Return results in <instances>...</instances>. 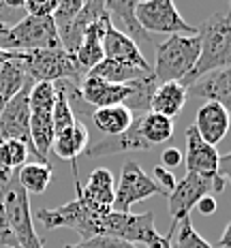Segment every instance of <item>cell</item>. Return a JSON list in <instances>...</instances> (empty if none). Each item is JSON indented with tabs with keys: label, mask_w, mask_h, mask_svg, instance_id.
<instances>
[{
	"label": "cell",
	"mask_w": 231,
	"mask_h": 248,
	"mask_svg": "<svg viewBox=\"0 0 231 248\" xmlns=\"http://www.w3.org/2000/svg\"><path fill=\"white\" fill-rule=\"evenodd\" d=\"M84 7V0H58V7H56L54 15V26H56V32H58V39H62L66 32H69L71 24L75 22L77 13L81 11Z\"/></svg>",
	"instance_id": "31"
},
{
	"label": "cell",
	"mask_w": 231,
	"mask_h": 248,
	"mask_svg": "<svg viewBox=\"0 0 231 248\" xmlns=\"http://www.w3.org/2000/svg\"><path fill=\"white\" fill-rule=\"evenodd\" d=\"M13 248H19V246H13Z\"/></svg>",
	"instance_id": "43"
},
{
	"label": "cell",
	"mask_w": 231,
	"mask_h": 248,
	"mask_svg": "<svg viewBox=\"0 0 231 248\" xmlns=\"http://www.w3.org/2000/svg\"><path fill=\"white\" fill-rule=\"evenodd\" d=\"M171 248H214V246L197 233V229L191 223V216H186V218L176 223V231L171 235Z\"/></svg>",
	"instance_id": "30"
},
{
	"label": "cell",
	"mask_w": 231,
	"mask_h": 248,
	"mask_svg": "<svg viewBox=\"0 0 231 248\" xmlns=\"http://www.w3.org/2000/svg\"><path fill=\"white\" fill-rule=\"evenodd\" d=\"M88 146H90V131L84 122L77 120L71 128H66L64 133H60V135L54 137L51 152H54L58 158L77 163V156H79V154H86Z\"/></svg>",
	"instance_id": "22"
},
{
	"label": "cell",
	"mask_w": 231,
	"mask_h": 248,
	"mask_svg": "<svg viewBox=\"0 0 231 248\" xmlns=\"http://www.w3.org/2000/svg\"><path fill=\"white\" fill-rule=\"evenodd\" d=\"M135 17L148 34H197V28L191 26L180 15L171 0H143L137 2Z\"/></svg>",
	"instance_id": "9"
},
{
	"label": "cell",
	"mask_w": 231,
	"mask_h": 248,
	"mask_svg": "<svg viewBox=\"0 0 231 248\" xmlns=\"http://www.w3.org/2000/svg\"><path fill=\"white\" fill-rule=\"evenodd\" d=\"M152 173H154V178H152L154 184L161 188V193L165 195V197H169V193L176 188V178H173V173L163 167V165H156Z\"/></svg>",
	"instance_id": "35"
},
{
	"label": "cell",
	"mask_w": 231,
	"mask_h": 248,
	"mask_svg": "<svg viewBox=\"0 0 231 248\" xmlns=\"http://www.w3.org/2000/svg\"><path fill=\"white\" fill-rule=\"evenodd\" d=\"M188 94L218 103L231 118V66L201 77L197 84L188 88Z\"/></svg>",
	"instance_id": "21"
},
{
	"label": "cell",
	"mask_w": 231,
	"mask_h": 248,
	"mask_svg": "<svg viewBox=\"0 0 231 248\" xmlns=\"http://www.w3.org/2000/svg\"><path fill=\"white\" fill-rule=\"evenodd\" d=\"M58 7V0H26L24 15L30 17H51Z\"/></svg>",
	"instance_id": "34"
},
{
	"label": "cell",
	"mask_w": 231,
	"mask_h": 248,
	"mask_svg": "<svg viewBox=\"0 0 231 248\" xmlns=\"http://www.w3.org/2000/svg\"><path fill=\"white\" fill-rule=\"evenodd\" d=\"M24 71L34 84H58V81H71L75 86L81 84L86 73L77 64L75 56L66 54L62 47L58 49H37L19 54Z\"/></svg>",
	"instance_id": "4"
},
{
	"label": "cell",
	"mask_w": 231,
	"mask_h": 248,
	"mask_svg": "<svg viewBox=\"0 0 231 248\" xmlns=\"http://www.w3.org/2000/svg\"><path fill=\"white\" fill-rule=\"evenodd\" d=\"M173 231H176V223H171V227H169V231L165 235H158L148 244L146 248H171V235H173Z\"/></svg>",
	"instance_id": "38"
},
{
	"label": "cell",
	"mask_w": 231,
	"mask_h": 248,
	"mask_svg": "<svg viewBox=\"0 0 231 248\" xmlns=\"http://www.w3.org/2000/svg\"><path fill=\"white\" fill-rule=\"evenodd\" d=\"M103 54L109 60H118V62H126L133 64L141 71H152V66L148 64V60L143 58L139 45L135 41H131L124 34H120L111 24H107L105 30V39H103Z\"/></svg>",
	"instance_id": "18"
},
{
	"label": "cell",
	"mask_w": 231,
	"mask_h": 248,
	"mask_svg": "<svg viewBox=\"0 0 231 248\" xmlns=\"http://www.w3.org/2000/svg\"><path fill=\"white\" fill-rule=\"evenodd\" d=\"M184 135H186V152H184L186 171L199 175H218V150L205 143L193 126H188Z\"/></svg>",
	"instance_id": "15"
},
{
	"label": "cell",
	"mask_w": 231,
	"mask_h": 248,
	"mask_svg": "<svg viewBox=\"0 0 231 248\" xmlns=\"http://www.w3.org/2000/svg\"><path fill=\"white\" fill-rule=\"evenodd\" d=\"M0 246L4 248H13L17 246L15 237L11 233V227L7 220V212H4V199H2V188H0Z\"/></svg>",
	"instance_id": "36"
},
{
	"label": "cell",
	"mask_w": 231,
	"mask_h": 248,
	"mask_svg": "<svg viewBox=\"0 0 231 248\" xmlns=\"http://www.w3.org/2000/svg\"><path fill=\"white\" fill-rule=\"evenodd\" d=\"M79 193L84 201L90 205L92 210H96L99 214H107L114 210V197H116V180L114 173L105 167L94 169L88 175L86 186H79Z\"/></svg>",
	"instance_id": "16"
},
{
	"label": "cell",
	"mask_w": 231,
	"mask_h": 248,
	"mask_svg": "<svg viewBox=\"0 0 231 248\" xmlns=\"http://www.w3.org/2000/svg\"><path fill=\"white\" fill-rule=\"evenodd\" d=\"M56 86V103H54V133L60 135L64 133L66 128H71L77 122L73 109H71V103L69 96H66V86L64 81H58ZM54 135V137H56Z\"/></svg>",
	"instance_id": "29"
},
{
	"label": "cell",
	"mask_w": 231,
	"mask_h": 248,
	"mask_svg": "<svg viewBox=\"0 0 231 248\" xmlns=\"http://www.w3.org/2000/svg\"><path fill=\"white\" fill-rule=\"evenodd\" d=\"M195 208L201 212L203 216H210V214H214V212H216V199H214V197H203L197 205H195Z\"/></svg>",
	"instance_id": "40"
},
{
	"label": "cell",
	"mask_w": 231,
	"mask_h": 248,
	"mask_svg": "<svg viewBox=\"0 0 231 248\" xmlns=\"http://www.w3.org/2000/svg\"><path fill=\"white\" fill-rule=\"evenodd\" d=\"M150 73L152 71H141L133 64H126V62L103 58L88 75L96 77V79H103V81H109V84H131V81L143 79V77H148Z\"/></svg>",
	"instance_id": "26"
},
{
	"label": "cell",
	"mask_w": 231,
	"mask_h": 248,
	"mask_svg": "<svg viewBox=\"0 0 231 248\" xmlns=\"http://www.w3.org/2000/svg\"><path fill=\"white\" fill-rule=\"evenodd\" d=\"M229 124H231V118L229 113L214 101H205L201 107L195 113V124L193 128L197 131V135L203 139L205 143L216 148L220 141L225 139L229 131Z\"/></svg>",
	"instance_id": "17"
},
{
	"label": "cell",
	"mask_w": 231,
	"mask_h": 248,
	"mask_svg": "<svg viewBox=\"0 0 231 248\" xmlns=\"http://www.w3.org/2000/svg\"><path fill=\"white\" fill-rule=\"evenodd\" d=\"M199 34V58L186 79L180 81L184 88H191L201 77L231 66V7L227 13H214L197 28Z\"/></svg>",
	"instance_id": "1"
},
{
	"label": "cell",
	"mask_w": 231,
	"mask_h": 248,
	"mask_svg": "<svg viewBox=\"0 0 231 248\" xmlns=\"http://www.w3.org/2000/svg\"><path fill=\"white\" fill-rule=\"evenodd\" d=\"M107 24H109V15H105V17L92 22L88 28L84 30L81 43L75 51V60H77V64L81 66V71H84L86 75H88L90 71L105 58V54H103V39H105Z\"/></svg>",
	"instance_id": "20"
},
{
	"label": "cell",
	"mask_w": 231,
	"mask_h": 248,
	"mask_svg": "<svg viewBox=\"0 0 231 248\" xmlns=\"http://www.w3.org/2000/svg\"><path fill=\"white\" fill-rule=\"evenodd\" d=\"M182 161H184V154L180 152L178 148H167V150H163V154H161V165L165 169L178 167Z\"/></svg>",
	"instance_id": "37"
},
{
	"label": "cell",
	"mask_w": 231,
	"mask_h": 248,
	"mask_svg": "<svg viewBox=\"0 0 231 248\" xmlns=\"http://www.w3.org/2000/svg\"><path fill=\"white\" fill-rule=\"evenodd\" d=\"M188 99V90L180 81H169V84L156 86L152 99H150V111L165 118H176L184 109Z\"/></svg>",
	"instance_id": "23"
},
{
	"label": "cell",
	"mask_w": 231,
	"mask_h": 248,
	"mask_svg": "<svg viewBox=\"0 0 231 248\" xmlns=\"http://www.w3.org/2000/svg\"><path fill=\"white\" fill-rule=\"evenodd\" d=\"M218 246L220 248H231V223H227V227H225L223 235H220V240H218Z\"/></svg>",
	"instance_id": "41"
},
{
	"label": "cell",
	"mask_w": 231,
	"mask_h": 248,
	"mask_svg": "<svg viewBox=\"0 0 231 248\" xmlns=\"http://www.w3.org/2000/svg\"><path fill=\"white\" fill-rule=\"evenodd\" d=\"M0 47L4 51H37V49H58L62 47L51 17H30L24 15L15 26L4 30L0 37Z\"/></svg>",
	"instance_id": "6"
},
{
	"label": "cell",
	"mask_w": 231,
	"mask_h": 248,
	"mask_svg": "<svg viewBox=\"0 0 231 248\" xmlns=\"http://www.w3.org/2000/svg\"><path fill=\"white\" fill-rule=\"evenodd\" d=\"M64 248H137L131 242L118 240V237H109V235H94L90 240H79L77 244H66Z\"/></svg>",
	"instance_id": "33"
},
{
	"label": "cell",
	"mask_w": 231,
	"mask_h": 248,
	"mask_svg": "<svg viewBox=\"0 0 231 248\" xmlns=\"http://www.w3.org/2000/svg\"><path fill=\"white\" fill-rule=\"evenodd\" d=\"M158 231L154 229V212H143V214H133V212H116L111 210L101 218V235L118 237L124 242H141L150 244L156 237Z\"/></svg>",
	"instance_id": "10"
},
{
	"label": "cell",
	"mask_w": 231,
	"mask_h": 248,
	"mask_svg": "<svg viewBox=\"0 0 231 248\" xmlns=\"http://www.w3.org/2000/svg\"><path fill=\"white\" fill-rule=\"evenodd\" d=\"M227 182L220 175H199L188 173L184 175L180 182H176V188L169 193V214H171L173 223L186 218L191 210L199 203L203 197H212L214 193H223Z\"/></svg>",
	"instance_id": "8"
},
{
	"label": "cell",
	"mask_w": 231,
	"mask_h": 248,
	"mask_svg": "<svg viewBox=\"0 0 231 248\" xmlns=\"http://www.w3.org/2000/svg\"><path fill=\"white\" fill-rule=\"evenodd\" d=\"M34 84H28L17 96H13L2 109V113H0V139L22 141L34 154L32 141H30V105H28L30 88Z\"/></svg>",
	"instance_id": "12"
},
{
	"label": "cell",
	"mask_w": 231,
	"mask_h": 248,
	"mask_svg": "<svg viewBox=\"0 0 231 248\" xmlns=\"http://www.w3.org/2000/svg\"><path fill=\"white\" fill-rule=\"evenodd\" d=\"M54 84H34L30 88V141H32L37 163H49L51 143H54Z\"/></svg>",
	"instance_id": "5"
},
{
	"label": "cell",
	"mask_w": 231,
	"mask_h": 248,
	"mask_svg": "<svg viewBox=\"0 0 231 248\" xmlns=\"http://www.w3.org/2000/svg\"><path fill=\"white\" fill-rule=\"evenodd\" d=\"M15 56V51H4L2 47H0V69H2V64L4 62H9Z\"/></svg>",
	"instance_id": "42"
},
{
	"label": "cell",
	"mask_w": 231,
	"mask_h": 248,
	"mask_svg": "<svg viewBox=\"0 0 231 248\" xmlns=\"http://www.w3.org/2000/svg\"><path fill=\"white\" fill-rule=\"evenodd\" d=\"M218 175L225 182H231V152L223 154V156L218 158Z\"/></svg>",
	"instance_id": "39"
},
{
	"label": "cell",
	"mask_w": 231,
	"mask_h": 248,
	"mask_svg": "<svg viewBox=\"0 0 231 248\" xmlns=\"http://www.w3.org/2000/svg\"><path fill=\"white\" fill-rule=\"evenodd\" d=\"M4 212L11 227V233L19 248H43V242L37 235L32 223V212H30V195L22 188L17 180V171L11 175L7 184L2 186Z\"/></svg>",
	"instance_id": "7"
},
{
	"label": "cell",
	"mask_w": 231,
	"mask_h": 248,
	"mask_svg": "<svg viewBox=\"0 0 231 248\" xmlns=\"http://www.w3.org/2000/svg\"><path fill=\"white\" fill-rule=\"evenodd\" d=\"M28 84H34L24 71V64L19 60V54L15 51V56L9 62H4L0 69V113L7 107V103L17 96Z\"/></svg>",
	"instance_id": "25"
},
{
	"label": "cell",
	"mask_w": 231,
	"mask_h": 248,
	"mask_svg": "<svg viewBox=\"0 0 231 248\" xmlns=\"http://www.w3.org/2000/svg\"><path fill=\"white\" fill-rule=\"evenodd\" d=\"M24 17V0H0V37Z\"/></svg>",
	"instance_id": "32"
},
{
	"label": "cell",
	"mask_w": 231,
	"mask_h": 248,
	"mask_svg": "<svg viewBox=\"0 0 231 248\" xmlns=\"http://www.w3.org/2000/svg\"><path fill=\"white\" fill-rule=\"evenodd\" d=\"M88 120L94 122L103 135L107 137H118L131 128L135 113L124 105H114V107H101V109H92Z\"/></svg>",
	"instance_id": "24"
},
{
	"label": "cell",
	"mask_w": 231,
	"mask_h": 248,
	"mask_svg": "<svg viewBox=\"0 0 231 248\" xmlns=\"http://www.w3.org/2000/svg\"><path fill=\"white\" fill-rule=\"evenodd\" d=\"M105 2V11L109 15V24L114 26L120 34H124L131 41H152V37L139 26L135 17L137 2L135 0H103Z\"/></svg>",
	"instance_id": "19"
},
{
	"label": "cell",
	"mask_w": 231,
	"mask_h": 248,
	"mask_svg": "<svg viewBox=\"0 0 231 248\" xmlns=\"http://www.w3.org/2000/svg\"><path fill=\"white\" fill-rule=\"evenodd\" d=\"M199 34H173L156 45V62L152 66V77L156 86L169 81H184L197 64Z\"/></svg>",
	"instance_id": "3"
},
{
	"label": "cell",
	"mask_w": 231,
	"mask_h": 248,
	"mask_svg": "<svg viewBox=\"0 0 231 248\" xmlns=\"http://www.w3.org/2000/svg\"><path fill=\"white\" fill-rule=\"evenodd\" d=\"M73 175H75L77 197L69 201V203L60 205V208H39L32 218H37L45 229H62L64 227V229L75 231L81 240H90L94 235H101V218L105 214H99L96 210H92L81 197L79 193L81 182L79 175H77V163H73Z\"/></svg>",
	"instance_id": "2"
},
{
	"label": "cell",
	"mask_w": 231,
	"mask_h": 248,
	"mask_svg": "<svg viewBox=\"0 0 231 248\" xmlns=\"http://www.w3.org/2000/svg\"><path fill=\"white\" fill-rule=\"evenodd\" d=\"M79 96L90 109H101V107H114L124 105L131 96V84H109V81L96 79V77L86 75L81 84L77 86Z\"/></svg>",
	"instance_id": "13"
},
{
	"label": "cell",
	"mask_w": 231,
	"mask_h": 248,
	"mask_svg": "<svg viewBox=\"0 0 231 248\" xmlns=\"http://www.w3.org/2000/svg\"><path fill=\"white\" fill-rule=\"evenodd\" d=\"M139 128H141V137L146 139L150 148L167 143L169 139L173 137V133H176V124H173L171 118L158 116V113H154V111L141 113Z\"/></svg>",
	"instance_id": "27"
},
{
	"label": "cell",
	"mask_w": 231,
	"mask_h": 248,
	"mask_svg": "<svg viewBox=\"0 0 231 248\" xmlns=\"http://www.w3.org/2000/svg\"><path fill=\"white\" fill-rule=\"evenodd\" d=\"M141 113H135L131 128L126 133L118 137H105L101 141L92 143L86 150L88 158H101V156H116V154H124V152H135V150H152L148 146V141L141 137V128H139Z\"/></svg>",
	"instance_id": "14"
},
{
	"label": "cell",
	"mask_w": 231,
	"mask_h": 248,
	"mask_svg": "<svg viewBox=\"0 0 231 248\" xmlns=\"http://www.w3.org/2000/svg\"><path fill=\"white\" fill-rule=\"evenodd\" d=\"M54 171L49 163H26L24 167L17 169V180L26 193H45L51 184Z\"/></svg>",
	"instance_id": "28"
},
{
	"label": "cell",
	"mask_w": 231,
	"mask_h": 248,
	"mask_svg": "<svg viewBox=\"0 0 231 248\" xmlns=\"http://www.w3.org/2000/svg\"><path fill=\"white\" fill-rule=\"evenodd\" d=\"M152 195H163L161 188L154 184V180L148 175L135 161L124 163L120 171V180L116 184L114 210L116 212H131V205L137 201H143Z\"/></svg>",
	"instance_id": "11"
}]
</instances>
